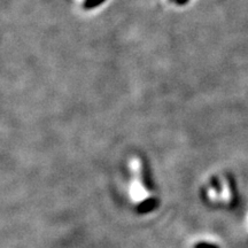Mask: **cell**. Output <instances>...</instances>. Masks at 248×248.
Masks as SVG:
<instances>
[{
  "instance_id": "cell-1",
  "label": "cell",
  "mask_w": 248,
  "mask_h": 248,
  "mask_svg": "<svg viewBox=\"0 0 248 248\" xmlns=\"http://www.w3.org/2000/svg\"><path fill=\"white\" fill-rule=\"evenodd\" d=\"M132 178L130 183V199L132 203L137 204L138 209L141 212H146L156 207V199H155L153 192L145 185L142 179L141 164L139 160H135L131 163Z\"/></svg>"
}]
</instances>
